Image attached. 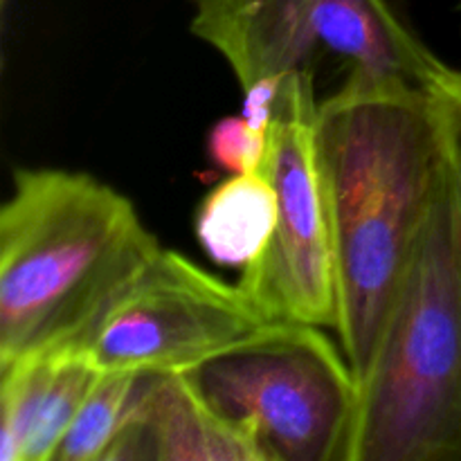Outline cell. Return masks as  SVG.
Here are the masks:
<instances>
[{"label":"cell","mask_w":461,"mask_h":461,"mask_svg":"<svg viewBox=\"0 0 461 461\" xmlns=\"http://www.w3.org/2000/svg\"><path fill=\"white\" fill-rule=\"evenodd\" d=\"M315 144L336 250V333L360 385L446 174L430 88L349 70L318 104Z\"/></svg>","instance_id":"6da1fadb"},{"label":"cell","mask_w":461,"mask_h":461,"mask_svg":"<svg viewBox=\"0 0 461 461\" xmlns=\"http://www.w3.org/2000/svg\"><path fill=\"white\" fill-rule=\"evenodd\" d=\"M160 250L111 185L81 171H14L0 207V367L84 345Z\"/></svg>","instance_id":"7a4b0ae2"},{"label":"cell","mask_w":461,"mask_h":461,"mask_svg":"<svg viewBox=\"0 0 461 461\" xmlns=\"http://www.w3.org/2000/svg\"><path fill=\"white\" fill-rule=\"evenodd\" d=\"M349 461H461V221L448 165L360 383Z\"/></svg>","instance_id":"3957f363"},{"label":"cell","mask_w":461,"mask_h":461,"mask_svg":"<svg viewBox=\"0 0 461 461\" xmlns=\"http://www.w3.org/2000/svg\"><path fill=\"white\" fill-rule=\"evenodd\" d=\"M183 374L257 461H349L360 385L324 327L273 320Z\"/></svg>","instance_id":"277c9868"},{"label":"cell","mask_w":461,"mask_h":461,"mask_svg":"<svg viewBox=\"0 0 461 461\" xmlns=\"http://www.w3.org/2000/svg\"><path fill=\"white\" fill-rule=\"evenodd\" d=\"M192 34L225 59L241 90L313 72L322 54L419 86L446 66L399 0H192Z\"/></svg>","instance_id":"5b68a950"},{"label":"cell","mask_w":461,"mask_h":461,"mask_svg":"<svg viewBox=\"0 0 461 461\" xmlns=\"http://www.w3.org/2000/svg\"><path fill=\"white\" fill-rule=\"evenodd\" d=\"M318 104L313 72L286 77L268 131L264 169L277 192V221L264 252L241 270L237 284L270 322L336 331V250L315 144Z\"/></svg>","instance_id":"8992f818"},{"label":"cell","mask_w":461,"mask_h":461,"mask_svg":"<svg viewBox=\"0 0 461 461\" xmlns=\"http://www.w3.org/2000/svg\"><path fill=\"white\" fill-rule=\"evenodd\" d=\"M268 322L239 284L162 248L81 349L104 372H187Z\"/></svg>","instance_id":"52a82bcc"},{"label":"cell","mask_w":461,"mask_h":461,"mask_svg":"<svg viewBox=\"0 0 461 461\" xmlns=\"http://www.w3.org/2000/svg\"><path fill=\"white\" fill-rule=\"evenodd\" d=\"M257 461L252 446L201 399L183 372L140 374L104 461Z\"/></svg>","instance_id":"ba28073f"},{"label":"cell","mask_w":461,"mask_h":461,"mask_svg":"<svg viewBox=\"0 0 461 461\" xmlns=\"http://www.w3.org/2000/svg\"><path fill=\"white\" fill-rule=\"evenodd\" d=\"M104 369L81 347L0 367V461H52Z\"/></svg>","instance_id":"9c48e42d"},{"label":"cell","mask_w":461,"mask_h":461,"mask_svg":"<svg viewBox=\"0 0 461 461\" xmlns=\"http://www.w3.org/2000/svg\"><path fill=\"white\" fill-rule=\"evenodd\" d=\"M277 221V192L266 171L230 174L196 212V239L214 264L246 270L264 252Z\"/></svg>","instance_id":"30bf717a"},{"label":"cell","mask_w":461,"mask_h":461,"mask_svg":"<svg viewBox=\"0 0 461 461\" xmlns=\"http://www.w3.org/2000/svg\"><path fill=\"white\" fill-rule=\"evenodd\" d=\"M140 374L102 372L52 461H104L129 414Z\"/></svg>","instance_id":"8fae6325"},{"label":"cell","mask_w":461,"mask_h":461,"mask_svg":"<svg viewBox=\"0 0 461 461\" xmlns=\"http://www.w3.org/2000/svg\"><path fill=\"white\" fill-rule=\"evenodd\" d=\"M207 156L228 174L264 171L268 158V133L255 129L243 115L223 117L207 135Z\"/></svg>","instance_id":"7c38bea8"},{"label":"cell","mask_w":461,"mask_h":461,"mask_svg":"<svg viewBox=\"0 0 461 461\" xmlns=\"http://www.w3.org/2000/svg\"><path fill=\"white\" fill-rule=\"evenodd\" d=\"M444 140L446 165L453 180L461 221V70L444 66L428 84Z\"/></svg>","instance_id":"4fadbf2b"},{"label":"cell","mask_w":461,"mask_h":461,"mask_svg":"<svg viewBox=\"0 0 461 461\" xmlns=\"http://www.w3.org/2000/svg\"><path fill=\"white\" fill-rule=\"evenodd\" d=\"M0 3H3V5H7V0H0Z\"/></svg>","instance_id":"5bb4252c"}]
</instances>
